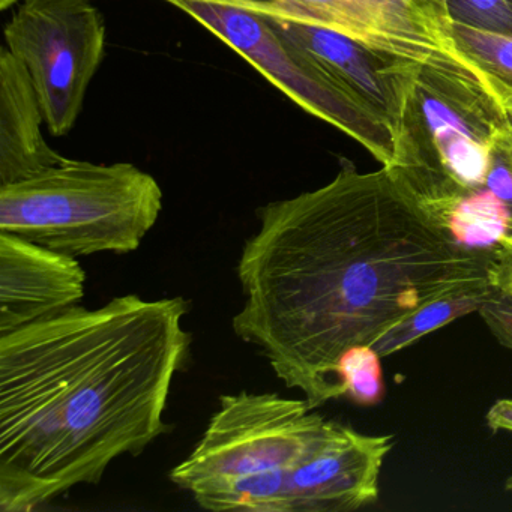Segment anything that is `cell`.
<instances>
[{"label": "cell", "instance_id": "6da1fadb", "mask_svg": "<svg viewBox=\"0 0 512 512\" xmlns=\"http://www.w3.org/2000/svg\"><path fill=\"white\" fill-rule=\"evenodd\" d=\"M233 331L313 409L346 395L341 359L433 299L490 277L494 253L458 244L386 167L350 163L325 187L257 209Z\"/></svg>", "mask_w": 512, "mask_h": 512}, {"label": "cell", "instance_id": "7a4b0ae2", "mask_svg": "<svg viewBox=\"0 0 512 512\" xmlns=\"http://www.w3.org/2000/svg\"><path fill=\"white\" fill-rule=\"evenodd\" d=\"M188 311L181 296H116L0 335V511L100 484L113 461L169 433Z\"/></svg>", "mask_w": 512, "mask_h": 512}, {"label": "cell", "instance_id": "3957f363", "mask_svg": "<svg viewBox=\"0 0 512 512\" xmlns=\"http://www.w3.org/2000/svg\"><path fill=\"white\" fill-rule=\"evenodd\" d=\"M511 115L484 74L458 50L419 65L386 169L451 236L481 197L497 137Z\"/></svg>", "mask_w": 512, "mask_h": 512}, {"label": "cell", "instance_id": "277c9868", "mask_svg": "<svg viewBox=\"0 0 512 512\" xmlns=\"http://www.w3.org/2000/svg\"><path fill=\"white\" fill-rule=\"evenodd\" d=\"M163 211L154 176L130 163L67 160L0 185V232L71 257L128 254Z\"/></svg>", "mask_w": 512, "mask_h": 512}, {"label": "cell", "instance_id": "5b68a950", "mask_svg": "<svg viewBox=\"0 0 512 512\" xmlns=\"http://www.w3.org/2000/svg\"><path fill=\"white\" fill-rule=\"evenodd\" d=\"M217 35L299 107L364 146L383 167L394 160L395 134L356 100L331 71L268 19L232 0H166Z\"/></svg>", "mask_w": 512, "mask_h": 512}, {"label": "cell", "instance_id": "8992f818", "mask_svg": "<svg viewBox=\"0 0 512 512\" xmlns=\"http://www.w3.org/2000/svg\"><path fill=\"white\" fill-rule=\"evenodd\" d=\"M313 410L307 400L266 392L221 395L202 439L170 472V481L191 493L212 482L293 469L334 427Z\"/></svg>", "mask_w": 512, "mask_h": 512}, {"label": "cell", "instance_id": "52a82bcc", "mask_svg": "<svg viewBox=\"0 0 512 512\" xmlns=\"http://www.w3.org/2000/svg\"><path fill=\"white\" fill-rule=\"evenodd\" d=\"M4 35L31 76L50 133L67 136L106 53L100 11L88 0H23Z\"/></svg>", "mask_w": 512, "mask_h": 512}, {"label": "cell", "instance_id": "ba28073f", "mask_svg": "<svg viewBox=\"0 0 512 512\" xmlns=\"http://www.w3.org/2000/svg\"><path fill=\"white\" fill-rule=\"evenodd\" d=\"M293 19L331 29L370 49L425 64L458 52L446 0H277Z\"/></svg>", "mask_w": 512, "mask_h": 512}, {"label": "cell", "instance_id": "9c48e42d", "mask_svg": "<svg viewBox=\"0 0 512 512\" xmlns=\"http://www.w3.org/2000/svg\"><path fill=\"white\" fill-rule=\"evenodd\" d=\"M268 19L281 34L316 56L332 76L394 131L397 139L407 95L419 65L370 49L331 29L293 19L277 0H232Z\"/></svg>", "mask_w": 512, "mask_h": 512}, {"label": "cell", "instance_id": "30bf717a", "mask_svg": "<svg viewBox=\"0 0 512 512\" xmlns=\"http://www.w3.org/2000/svg\"><path fill=\"white\" fill-rule=\"evenodd\" d=\"M391 436H370L335 422L325 442L287 472L290 512L355 511L379 497Z\"/></svg>", "mask_w": 512, "mask_h": 512}, {"label": "cell", "instance_id": "8fae6325", "mask_svg": "<svg viewBox=\"0 0 512 512\" xmlns=\"http://www.w3.org/2000/svg\"><path fill=\"white\" fill-rule=\"evenodd\" d=\"M85 292L77 257L0 232V335L76 307Z\"/></svg>", "mask_w": 512, "mask_h": 512}, {"label": "cell", "instance_id": "7c38bea8", "mask_svg": "<svg viewBox=\"0 0 512 512\" xmlns=\"http://www.w3.org/2000/svg\"><path fill=\"white\" fill-rule=\"evenodd\" d=\"M46 122L25 65L7 46L0 49V185L32 178L67 158L50 148Z\"/></svg>", "mask_w": 512, "mask_h": 512}, {"label": "cell", "instance_id": "4fadbf2b", "mask_svg": "<svg viewBox=\"0 0 512 512\" xmlns=\"http://www.w3.org/2000/svg\"><path fill=\"white\" fill-rule=\"evenodd\" d=\"M490 286L491 280L488 277L481 283L458 287L440 298L433 299L415 313L410 314L407 319L392 326L371 346V349L380 358L394 355L421 340L430 332L454 322L458 317L478 311L490 292Z\"/></svg>", "mask_w": 512, "mask_h": 512}, {"label": "cell", "instance_id": "5bb4252c", "mask_svg": "<svg viewBox=\"0 0 512 512\" xmlns=\"http://www.w3.org/2000/svg\"><path fill=\"white\" fill-rule=\"evenodd\" d=\"M457 49L484 74L512 115V35L454 22Z\"/></svg>", "mask_w": 512, "mask_h": 512}, {"label": "cell", "instance_id": "9a60e30c", "mask_svg": "<svg viewBox=\"0 0 512 512\" xmlns=\"http://www.w3.org/2000/svg\"><path fill=\"white\" fill-rule=\"evenodd\" d=\"M491 215H496L506 224L508 241H512V115L511 124L497 137L491 149L484 191L464 215L461 227L481 223Z\"/></svg>", "mask_w": 512, "mask_h": 512}, {"label": "cell", "instance_id": "2e32d148", "mask_svg": "<svg viewBox=\"0 0 512 512\" xmlns=\"http://www.w3.org/2000/svg\"><path fill=\"white\" fill-rule=\"evenodd\" d=\"M380 356L371 347H356L343 356L338 376L349 395L356 403L373 404L383 392Z\"/></svg>", "mask_w": 512, "mask_h": 512}, {"label": "cell", "instance_id": "e0dca14e", "mask_svg": "<svg viewBox=\"0 0 512 512\" xmlns=\"http://www.w3.org/2000/svg\"><path fill=\"white\" fill-rule=\"evenodd\" d=\"M452 22L512 35V0H446Z\"/></svg>", "mask_w": 512, "mask_h": 512}, {"label": "cell", "instance_id": "ac0fdd59", "mask_svg": "<svg viewBox=\"0 0 512 512\" xmlns=\"http://www.w3.org/2000/svg\"><path fill=\"white\" fill-rule=\"evenodd\" d=\"M490 292L479 308L484 322L500 344L512 350V290L491 278Z\"/></svg>", "mask_w": 512, "mask_h": 512}, {"label": "cell", "instance_id": "d6986e66", "mask_svg": "<svg viewBox=\"0 0 512 512\" xmlns=\"http://www.w3.org/2000/svg\"><path fill=\"white\" fill-rule=\"evenodd\" d=\"M491 278L512 290V241H503L494 253Z\"/></svg>", "mask_w": 512, "mask_h": 512}, {"label": "cell", "instance_id": "ffe728a7", "mask_svg": "<svg viewBox=\"0 0 512 512\" xmlns=\"http://www.w3.org/2000/svg\"><path fill=\"white\" fill-rule=\"evenodd\" d=\"M487 424L493 431L512 433V400L503 398L496 401L488 410Z\"/></svg>", "mask_w": 512, "mask_h": 512}, {"label": "cell", "instance_id": "44dd1931", "mask_svg": "<svg viewBox=\"0 0 512 512\" xmlns=\"http://www.w3.org/2000/svg\"><path fill=\"white\" fill-rule=\"evenodd\" d=\"M19 2H23V0H0V10H10V8H13L14 5L19 4Z\"/></svg>", "mask_w": 512, "mask_h": 512}, {"label": "cell", "instance_id": "7402d4cb", "mask_svg": "<svg viewBox=\"0 0 512 512\" xmlns=\"http://www.w3.org/2000/svg\"><path fill=\"white\" fill-rule=\"evenodd\" d=\"M505 488L509 491V493H512V476H509V478L506 479Z\"/></svg>", "mask_w": 512, "mask_h": 512}]
</instances>
